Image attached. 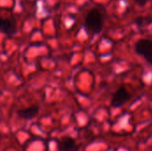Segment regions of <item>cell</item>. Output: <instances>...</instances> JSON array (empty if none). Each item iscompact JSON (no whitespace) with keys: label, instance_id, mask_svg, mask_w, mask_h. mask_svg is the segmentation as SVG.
Here are the masks:
<instances>
[{"label":"cell","instance_id":"6da1fadb","mask_svg":"<svg viewBox=\"0 0 152 151\" xmlns=\"http://www.w3.org/2000/svg\"><path fill=\"white\" fill-rule=\"evenodd\" d=\"M103 15L97 9H92L87 13L85 20V27L89 36H96L102 32L103 28Z\"/></svg>","mask_w":152,"mask_h":151},{"label":"cell","instance_id":"7a4b0ae2","mask_svg":"<svg viewBox=\"0 0 152 151\" xmlns=\"http://www.w3.org/2000/svg\"><path fill=\"white\" fill-rule=\"evenodd\" d=\"M135 53L143 57L147 62L152 65V39L142 38L139 39L134 45Z\"/></svg>","mask_w":152,"mask_h":151},{"label":"cell","instance_id":"3957f363","mask_svg":"<svg viewBox=\"0 0 152 151\" xmlns=\"http://www.w3.org/2000/svg\"><path fill=\"white\" fill-rule=\"evenodd\" d=\"M131 99V93L126 87L120 86L113 94L111 99V106L114 108H120Z\"/></svg>","mask_w":152,"mask_h":151},{"label":"cell","instance_id":"277c9868","mask_svg":"<svg viewBox=\"0 0 152 151\" xmlns=\"http://www.w3.org/2000/svg\"><path fill=\"white\" fill-rule=\"evenodd\" d=\"M58 149L59 151H77L78 146L73 138L65 136L58 142Z\"/></svg>","mask_w":152,"mask_h":151},{"label":"cell","instance_id":"5b68a950","mask_svg":"<svg viewBox=\"0 0 152 151\" xmlns=\"http://www.w3.org/2000/svg\"><path fill=\"white\" fill-rule=\"evenodd\" d=\"M38 112H39V106L38 105H32L28 108L19 109L17 111V115L21 119L31 120L38 114Z\"/></svg>","mask_w":152,"mask_h":151},{"label":"cell","instance_id":"8992f818","mask_svg":"<svg viewBox=\"0 0 152 151\" xmlns=\"http://www.w3.org/2000/svg\"><path fill=\"white\" fill-rule=\"evenodd\" d=\"M1 30L5 36H12L17 31L16 24L12 20L8 18H4L1 20Z\"/></svg>","mask_w":152,"mask_h":151},{"label":"cell","instance_id":"52a82bcc","mask_svg":"<svg viewBox=\"0 0 152 151\" xmlns=\"http://www.w3.org/2000/svg\"><path fill=\"white\" fill-rule=\"evenodd\" d=\"M134 3H135L137 5L142 7V6H144V5L148 3V0H134Z\"/></svg>","mask_w":152,"mask_h":151}]
</instances>
